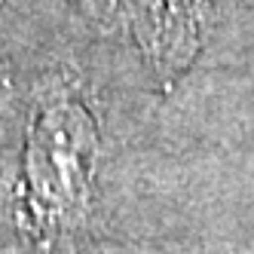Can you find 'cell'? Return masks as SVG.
<instances>
[{
	"mask_svg": "<svg viewBox=\"0 0 254 254\" xmlns=\"http://www.w3.org/2000/svg\"><path fill=\"white\" fill-rule=\"evenodd\" d=\"M98 147V120L74 89L37 98L22 150V211L31 230L56 239L80 227L92 202Z\"/></svg>",
	"mask_w": 254,
	"mask_h": 254,
	"instance_id": "6da1fadb",
	"label": "cell"
}]
</instances>
